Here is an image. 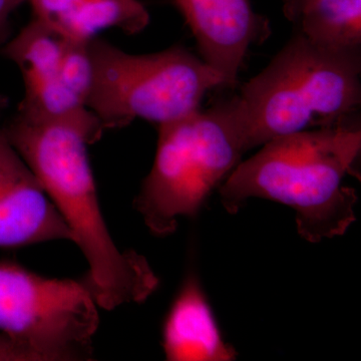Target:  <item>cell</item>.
Instances as JSON below:
<instances>
[{
	"mask_svg": "<svg viewBox=\"0 0 361 361\" xmlns=\"http://www.w3.org/2000/svg\"><path fill=\"white\" fill-rule=\"evenodd\" d=\"M220 185L230 214L250 198L295 211L297 231L311 243L342 236L356 221L358 197L344 186L360 156L361 132L348 125L303 130L270 140Z\"/></svg>",
	"mask_w": 361,
	"mask_h": 361,
	"instance_id": "obj_2",
	"label": "cell"
},
{
	"mask_svg": "<svg viewBox=\"0 0 361 361\" xmlns=\"http://www.w3.org/2000/svg\"><path fill=\"white\" fill-rule=\"evenodd\" d=\"M0 361H37L35 356L20 344L0 334Z\"/></svg>",
	"mask_w": 361,
	"mask_h": 361,
	"instance_id": "obj_13",
	"label": "cell"
},
{
	"mask_svg": "<svg viewBox=\"0 0 361 361\" xmlns=\"http://www.w3.org/2000/svg\"><path fill=\"white\" fill-rule=\"evenodd\" d=\"M360 49L297 33L235 97L248 149L282 135L348 125L361 103Z\"/></svg>",
	"mask_w": 361,
	"mask_h": 361,
	"instance_id": "obj_3",
	"label": "cell"
},
{
	"mask_svg": "<svg viewBox=\"0 0 361 361\" xmlns=\"http://www.w3.org/2000/svg\"><path fill=\"white\" fill-rule=\"evenodd\" d=\"M6 99L0 97V248L66 240L73 235L4 130Z\"/></svg>",
	"mask_w": 361,
	"mask_h": 361,
	"instance_id": "obj_8",
	"label": "cell"
},
{
	"mask_svg": "<svg viewBox=\"0 0 361 361\" xmlns=\"http://www.w3.org/2000/svg\"><path fill=\"white\" fill-rule=\"evenodd\" d=\"M33 18L66 39L89 42L110 28L142 32L149 14L139 0H27Z\"/></svg>",
	"mask_w": 361,
	"mask_h": 361,
	"instance_id": "obj_11",
	"label": "cell"
},
{
	"mask_svg": "<svg viewBox=\"0 0 361 361\" xmlns=\"http://www.w3.org/2000/svg\"><path fill=\"white\" fill-rule=\"evenodd\" d=\"M298 33L331 49H360L361 0H283Z\"/></svg>",
	"mask_w": 361,
	"mask_h": 361,
	"instance_id": "obj_12",
	"label": "cell"
},
{
	"mask_svg": "<svg viewBox=\"0 0 361 361\" xmlns=\"http://www.w3.org/2000/svg\"><path fill=\"white\" fill-rule=\"evenodd\" d=\"M99 308L85 277L47 278L0 260V334L37 361L92 360Z\"/></svg>",
	"mask_w": 361,
	"mask_h": 361,
	"instance_id": "obj_6",
	"label": "cell"
},
{
	"mask_svg": "<svg viewBox=\"0 0 361 361\" xmlns=\"http://www.w3.org/2000/svg\"><path fill=\"white\" fill-rule=\"evenodd\" d=\"M193 33L202 59L218 71L225 87L238 82L252 44L270 35L263 16L254 13L249 0H172Z\"/></svg>",
	"mask_w": 361,
	"mask_h": 361,
	"instance_id": "obj_9",
	"label": "cell"
},
{
	"mask_svg": "<svg viewBox=\"0 0 361 361\" xmlns=\"http://www.w3.org/2000/svg\"><path fill=\"white\" fill-rule=\"evenodd\" d=\"M2 52L23 75L25 97L18 111L56 120L97 118L87 106L92 78L89 44L66 39L32 18Z\"/></svg>",
	"mask_w": 361,
	"mask_h": 361,
	"instance_id": "obj_7",
	"label": "cell"
},
{
	"mask_svg": "<svg viewBox=\"0 0 361 361\" xmlns=\"http://www.w3.org/2000/svg\"><path fill=\"white\" fill-rule=\"evenodd\" d=\"M27 0H0V44H6L11 14Z\"/></svg>",
	"mask_w": 361,
	"mask_h": 361,
	"instance_id": "obj_14",
	"label": "cell"
},
{
	"mask_svg": "<svg viewBox=\"0 0 361 361\" xmlns=\"http://www.w3.org/2000/svg\"><path fill=\"white\" fill-rule=\"evenodd\" d=\"M9 141L70 228L89 265L85 278L99 308L145 302L160 280L145 256L116 245L104 220L87 146L106 130L97 120H56L16 111Z\"/></svg>",
	"mask_w": 361,
	"mask_h": 361,
	"instance_id": "obj_1",
	"label": "cell"
},
{
	"mask_svg": "<svg viewBox=\"0 0 361 361\" xmlns=\"http://www.w3.org/2000/svg\"><path fill=\"white\" fill-rule=\"evenodd\" d=\"M169 361H232L233 346L223 338L198 277L190 273L169 310L163 326Z\"/></svg>",
	"mask_w": 361,
	"mask_h": 361,
	"instance_id": "obj_10",
	"label": "cell"
},
{
	"mask_svg": "<svg viewBox=\"0 0 361 361\" xmlns=\"http://www.w3.org/2000/svg\"><path fill=\"white\" fill-rule=\"evenodd\" d=\"M247 147L235 97L159 126L155 161L134 206L156 236L193 217L238 166Z\"/></svg>",
	"mask_w": 361,
	"mask_h": 361,
	"instance_id": "obj_4",
	"label": "cell"
},
{
	"mask_svg": "<svg viewBox=\"0 0 361 361\" xmlns=\"http://www.w3.org/2000/svg\"><path fill=\"white\" fill-rule=\"evenodd\" d=\"M92 87L87 109L104 130L137 118L160 126L200 110L209 90L225 87L218 71L180 45L130 54L106 42H90Z\"/></svg>",
	"mask_w": 361,
	"mask_h": 361,
	"instance_id": "obj_5",
	"label": "cell"
}]
</instances>
